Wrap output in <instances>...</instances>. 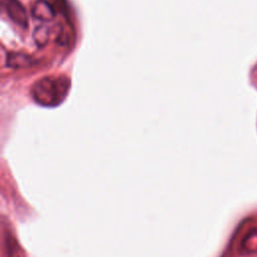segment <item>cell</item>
<instances>
[{"instance_id":"5","label":"cell","mask_w":257,"mask_h":257,"mask_svg":"<svg viewBox=\"0 0 257 257\" xmlns=\"http://www.w3.org/2000/svg\"><path fill=\"white\" fill-rule=\"evenodd\" d=\"M33 41L37 47H45L49 41L50 37V30L46 25L37 26L32 34Z\"/></svg>"},{"instance_id":"4","label":"cell","mask_w":257,"mask_h":257,"mask_svg":"<svg viewBox=\"0 0 257 257\" xmlns=\"http://www.w3.org/2000/svg\"><path fill=\"white\" fill-rule=\"evenodd\" d=\"M35 61L36 60L29 54L21 52H10L7 54L6 64L13 69H23L32 66Z\"/></svg>"},{"instance_id":"1","label":"cell","mask_w":257,"mask_h":257,"mask_svg":"<svg viewBox=\"0 0 257 257\" xmlns=\"http://www.w3.org/2000/svg\"><path fill=\"white\" fill-rule=\"evenodd\" d=\"M69 80L63 76H46L32 88L34 100L44 106H55L64 100L69 90Z\"/></svg>"},{"instance_id":"2","label":"cell","mask_w":257,"mask_h":257,"mask_svg":"<svg viewBox=\"0 0 257 257\" xmlns=\"http://www.w3.org/2000/svg\"><path fill=\"white\" fill-rule=\"evenodd\" d=\"M5 8L9 18L21 27H27L28 15L25 7L19 0H6Z\"/></svg>"},{"instance_id":"3","label":"cell","mask_w":257,"mask_h":257,"mask_svg":"<svg viewBox=\"0 0 257 257\" xmlns=\"http://www.w3.org/2000/svg\"><path fill=\"white\" fill-rule=\"evenodd\" d=\"M31 14L34 19L43 23L50 22L55 18L53 6L46 0H37L31 8Z\"/></svg>"}]
</instances>
